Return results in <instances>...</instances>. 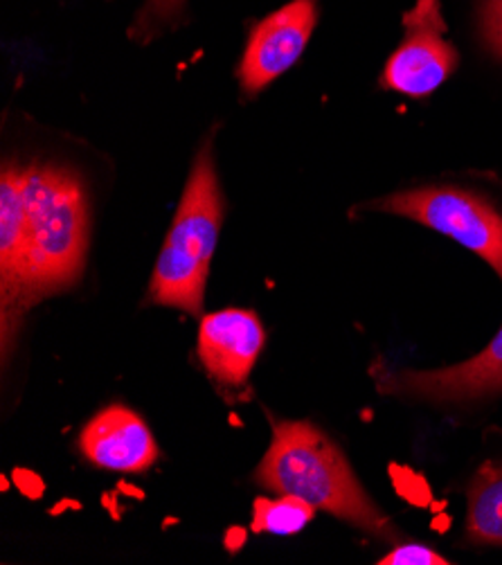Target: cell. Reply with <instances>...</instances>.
<instances>
[{
    "mask_svg": "<svg viewBox=\"0 0 502 565\" xmlns=\"http://www.w3.org/2000/svg\"><path fill=\"white\" fill-rule=\"evenodd\" d=\"M185 10V0H145V8L138 12L131 36L136 41L156 39L167 28H172Z\"/></svg>",
    "mask_w": 502,
    "mask_h": 565,
    "instance_id": "13",
    "label": "cell"
},
{
    "mask_svg": "<svg viewBox=\"0 0 502 565\" xmlns=\"http://www.w3.org/2000/svg\"><path fill=\"white\" fill-rule=\"evenodd\" d=\"M378 392L432 404L471 402L502 392V327L473 359L441 370H404L376 379Z\"/></svg>",
    "mask_w": 502,
    "mask_h": 565,
    "instance_id": "7",
    "label": "cell"
},
{
    "mask_svg": "<svg viewBox=\"0 0 502 565\" xmlns=\"http://www.w3.org/2000/svg\"><path fill=\"white\" fill-rule=\"evenodd\" d=\"M367 207L413 218L451 237L484 259L502 279V214L484 196L453 185H428L389 194Z\"/></svg>",
    "mask_w": 502,
    "mask_h": 565,
    "instance_id": "4",
    "label": "cell"
},
{
    "mask_svg": "<svg viewBox=\"0 0 502 565\" xmlns=\"http://www.w3.org/2000/svg\"><path fill=\"white\" fill-rule=\"evenodd\" d=\"M316 514V507L293 493H280V498H257L253 507V532L291 536L302 532Z\"/></svg>",
    "mask_w": 502,
    "mask_h": 565,
    "instance_id": "12",
    "label": "cell"
},
{
    "mask_svg": "<svg viewBox=\"0 0 502 565\" xmlns=\"http://www.w3.org/2000/svg\"><path fill=\"white\" fill-rule=\"evenodd\" d=\"M318 25V0H291L248 30L237 77L242 93L255 97L277 77L291 71Z\"/></svg>",
    "mask_w": 502,
    "mask_h": 565,
    "instance_id": "6",
    "label": "cell"
},
{
    "mask_svg": "<svg viewBox=\"0 0 502 565\" xmlns=\"http://www.w3.org/2000/svg\"><path fill=\"white\" fill-rule=\"evenodd\" d=\"M404 41L385 62L381 86L424 99L456 73L460 54L446 39L449 25L441 17L439 0H417L404 14Z\"/></svg>",
    "mask_w": 502,
    "mask_h": 565,
    "instance_id": "5",
    "label": "cell"
},
{
    "mask_svg": "<svg viewBox=\"0 0 502 565\" xmlns=\"http://www.w3.org/2000/svg\"><path fill=\"white\" fill-rule=\"evenodd\" d=\"M23 239V190L21 167L8 162L0 179V298L3 316L10 313L17 294Z\"/></svg>",
    "mask_w": 502,
    "mask_h": 565,
    "instance_id": "10",
    "label": "cell"
},
{
    "mask_svg": "<svg viewBox=\"0 0 502 565\" xmlns=\"http://www.w3.org/2000/svg\"><path fill=\"white\" fill-rule=\"evenodd\" d=\"M381 565H446L451 561H446L441 554L435 550L419 545V543H406L395 547L387 556L378 561Z\"/></svg>",
    "mask_w": 502,
    "mask_h": 565,
    "instance_id": "15",
    "label": "cell"
},
{
    "mask_svg": "<svg viewBox=\"0 0 502 565\" xmlns=\"http://www.w3.org/2000/svg\"><path fill=\"white\" fill-rule=\"evenodd\" d=\"M480 30L489 52L502 60V0H482Z\"/></svg>",
    "mask_w": 502,
    "mask_h": 565,
    "instance_id": "14",
    "label": "cell"
},
{
    "mask_svg": "<svg viewBox=\"0 0 502 565\" xmlns=\"http://www.w3.org/2000/svg\"><path fill=\"white\" fill-rule=\"evenodd\" d=\"M467 539L471 543L502 545V465H487L467 493Z\"/></svg>",
    "mask_w": 502,
    "mask_h": 565,
    "instance_id": "11",
    "label": "cell"
},
{
    "mask_svg": "<svg viewBox=\"0 0 502 565\" xmlns=\"http://www.w3.org/2000/svg\"><path fill=\"white\" fill-rule=\"evenodd\" d=\"M266 348V329L250 309L228 307L203 316L196 356L210 379L223 387L248 383Z\"/></svg>",
    "mask_w": 502,
    "mask_h": 565,
    "instance_id": "8",
    "label": "cell"
},
{
    "mask_svg": "<svg viewBox=\"0 0 502 565\" xmlns=\"http://www.w3.org/2000/svg\"><path fill=\"white\" fill-rule=\"evenodd\" d=\"M255 482L273 493H293L316 510L372 536L393 539L395 527L356 480L343 450L309 422H277Z\"/></svg>",
    "mask_w": 502,
    "mask_h": 565,
    "instance_id": "2",
    "label": "cell"
},
{
    "mask_svg": "<svg viewBox=\"0 0 502 565\" xmlns=\"http://www.w3.org/2000/svg\"><path fill=\"white\" fill-rule=\"evenodd\" d=\"M23 239L17 294L3 316V343L21 311L71 289L82 277L88 250V199L68 167L30 162L21 167Z\"/></svg>",
    "mask_w": 502,
    "mask_h": 565,
    "instance_id": "1",
    "label": "cell"
},
{
    "mask_svg": "<svg viewBox=\"0 0 502 565\" xmlns=\"http://www.w3.org/2000/svg\"><path fill=\"white\" fill-rule=\"evenodd\" d=\"M79 448L93 467L114 473H145L160 458L145 419L120 404L104 408L86 424Z\"/></svg>",
    "mask_w": 502,
    "mask_h": 565,
    "instance_id": "9",
    "label": "cell"
},
{
    "mask_svg": "<svg viewBox=\"0 0 502 565\" xmlns=\"http://www.w3.org/2000/svg\"><path fill=\"white\" fill-rule=\"evenodd\" d=\"M226 199L218 188L212 140L194 158L177 216L158 253L149 281L153 305L179 309L188 316L203 313L210 264L216 250Z\"/></svg>",
    "mask_w": 502,
    "mask_h": 565,
    "instance_id": "3",
    "label": "cell"
}]
</instances>
